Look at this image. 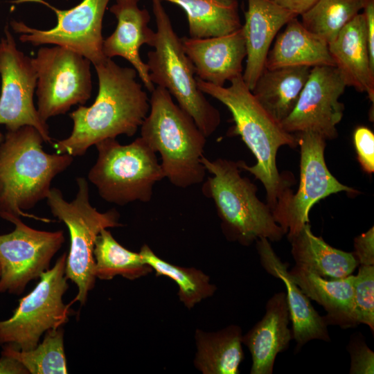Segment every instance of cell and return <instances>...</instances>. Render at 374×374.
Listing matches in <instances>:
<instances>
[{
    "label": "cell",
    "instance_id": "cell-1",
    "mask_svg": "<svg viewBox=\"0 0 374 374\" xmlns=\"http://www.w3.org/2000/svg\"><path fill=\"white\" fill-rule=\"evenodd\" d=\"M94 68L98 95L91 106L80 105L69 114L73 129L68 137L53 144L57 154L82 156L105 139L132 136L149 113L150 98L136 81L133 67H123L106 58Z\"/></svg>",
    "mask_w": 374,
    "mask_h": 374
},
{
    "label": "cell",
    "instance_id": "cell-2",
    "mask_svg": "<svg viewBox=\"0 0 374 374\" xmlns=\"http://www.w3.org/2000/svg\"><path fill=\"white\" fill-rule=\"evenodd\" d=\"M199 89L204 93L224 104L231 113L235 125L231 133L239 135L250 149L256 163L248 166L239 161L242 170L255 176L263 184L267 204L271 211L278 197L293 184V177L282 175L276 166V154L283 145L296 148V136L288 133L258 103L240 75L230 81L228 87L206 82L196 77Z\"/></svg>",
    "mask_w": 374,
    "mask_h": 374
},
{
    "label": "cell",
    "instance_id": "cell-3",
    "mask_svg": "<svg viewBox=\"0 0 374 374\" xmlns=\"http://www.w3.org/2000/svg\"><path fill=\"white\" fill-rule=\"evenodd\" d=\"M44 139L33 127L25 125L6 131L0 143V217L48 218L26 213L46 199L53 179L66 170L73 157L49 154L43 150Z\"/></svg>",
    "mask_w": 374,
    "mask_h": 374
},
{
    "label": "cell",
    "instance_id": "cell-4",
    "mask_svg": "<svg viewBox=\"0 0 374 374\" xmlns=\"http://www.w3.org/2000/svg\"><path fill=\"white\" fill-rule=\"evenodd\" d=\"M150 105L141 137L161 154L165 177L182 188L202 183L206 171L201 161L206 136L165 88L155 87Z\"/></svg>",
    "mask_w": 374,
    "mask_h": 374
},
{
    "label": "cell",
    "instance_id": "cell-5",
    "mask_svg": "<svg viewBox=\"0 0 374 374\" xmlns=\"http://www.w3.org/2000/svg\"><path fill=\"white\" fill-rule=\"evenodd\" d=\"M201 161L212 175L202 186L203 194L213 200L229 240L249 245L261 238L273 242L283 238L269 206L258 198L256 186L241 176L239 161L204 156Z\"/></svg>",
    "mask_w": 374,
    "mask_h": 374
},
{
    "label": "cell",
    "instance_id": "cell-6",
    "mask_svg": "<svg viewBox=\"0 0 374 374\" xmlns=\"http://www.w3.org/2000/svg\"><path fill=\"white\" fill-rule=\"evenodd\" d=\"M151 1L157 30L152 46L154 50L147 53L150 80L154 86L167 89L206 137H209L220 124V114L199 89L193 65L162 1Z\"/></svg>",
    "mask_w": 374,
    "mask_h": 374
},
{
    "label": "cell",
    "instance_id": "cell-7",
    "mask_svg": "<svg viewBox=\"0 0 374 374\" xmlns=\"http://www.w3.org/2000/svg\"><path fill=\"white\" fill-rule=\"evenodd\" d=\"M98 157L88 179L107 202L120 206L149 202L165 177L157 152L140 136L127 145L107 139L95 145Z\"/></svg>",
    "mask_w": 374,
    "mask_h": 374
},
{
    "label": "cell",
    "instance_id": "cell-8",
    "mask_svg": "<svg viewBox=\"0 0 374 374\" xmlns=\"http://www.w3.org/2000/svg\"><path fill=\"white\" fill-rule=\"evenodd\" d=\"M78 193L71 202L64 199L60 190L51 188L46 197L53 215L65 224L70 235V248L67 254L65 275L78 287V292L69 303L78 301L84 305L88 293L95 285L94 243L104 229L123 226L119 213L115 209L99 212L89 202L87 180L76 179Z\"/></svg>",
    "mask_w": 374,
    "mask_h": 374
},
{
    "label": "cell",
    "instance_id": "cell-9",
    "mask_svg": "<svg viewBox=\"0 0 374 374\" xmlns=\"http://www.w3.org/2000/svg\"><path fill=\"white\" fill-rule=\"evenodd\" d=\"M66 257V252L62 254L53 267L40 276L35 288L19 300L12 315L0 321V346L32 350L44 333L68 321L71 305L62 300L69 288Z\"/></svg>",
    "mask_w": 374,
    "mask_h": 374
},
{
    "label": "cell",
    "instance_id": "cell-10",
    "mask_svg": "<svg viewBox=\"0 0 374 374\" xmlns=\"http://www.w3.org/2000/svg\"><path fill=\"white\" fill-rule=\"evenodd\" d=\"M37 75V110L45 122L91 97V62L69 48L42 47L31 58Z\"/></svg>",
    "mask_w": 374,
    "mask_h": 374
},
{
    "label": "cell",
    "instance_id": "cell-11",
    "mask_svg": "<svg viewBox=\"0 0 374 374\" xmlns=\"http://www.w3.org/2000/svg\"><path fill=\"white\" fill-rule=\"evenodd\" d=\"M296 137L301 150L298 190L293 193L290 188H287L271 211L287 238L310 223V211L321 199L342 191L357 192L340 183L329 171L324 159L326 140L322 136L305 132L298 133Z\"/></svg>",
    "mask_w": 374,
    "mask_h": 374
},
{
    "label": "cell",
    "instance_id": "cell-12",
    "mask_svg": "<svg viewBox=\"0 0 374 374\" xmlns=\"http://www.w3.org/2000/svg\"><path fill=\"white\" fill-rule=\"evenodd\" d=\"M110 0H82L69 10H60L44 0H14L13 3H38L55 12L57 24L51 29L39 30L24 22L12 20V30L23 43L33 46L53 44L69 48L90 60L94 66L106 58L103 52V21Z\"/></svg>",
    "mask_w": 374,
    "mask_h": 374
},
{
    "label": "cell",
    "instance_id": "cell-13",
    "mask_svg": "<svg viewBox=\"0 0 374 374\" xmlns=\"http://www.w3.org/2000/svg\"><path fill=\"white\" fill-rule=\"evenodd\" d=\"M7 221L15 229L0 235V293L19 295L30 280L39 278L49 269L51 259L65 238L62 230H37L19 217Z\"/></svg>",
    "mask_w": 374,
    "mask_h": 374
},
{
    "label": "cell",
    "instance_id": "cell-14",
    "mask_svg": "<svg viewBox=\"0 0 374 374\" xmlns=\"http://www.w3.org/2000/svg\"><path fill=\"white\" fill-rule=\"evenodd\" d=\"M0 125L6 131L25 125L35 127L44 143H52L48 125L33 102L37 75L31 58L19 50L8 26L0 40Z\"/></svg>",
    "mask_w": 374,
    "mask_h": 374
},
{
    "label": "cell",
    "instance_id": "cell-15",
    "mask_svg": "<svg viewBox=\"0 0 374 374\" xmlns=\"http://www.w3.org/2000/svg\"><path fill=\"white\" fill-rule=\"evenodd\" d=\"M346 87L337 67L311 68L294 108L280 122V126L291 134L311 132L325 140L336 138V126L341 121L344 111L339 98Z\"/></svg>",
    "mask_w": 374,
    "mask_h": 374
},
{
    "label": "cell",
    "instance_id": "cell-16",
    "mask_svg": "<svg viewBox=\"0 0 374 374\" xmlns=\"http://www.w3.org/2000/svg\"><path fill=\"white\" fill-rule=\"evenodd\" d=\"M140 0H116L109 11L117 19L116 29L104 39L103 52L107 58L119 56L127 60L137 72L143 86L152 92L155 88L148 66L139 54L143 44L152 46L155 31L149 26L150 15L139 6Z\"/></svg>",
    "mask_w": 374,
    "mask_h": 374
},
{
    "label": "cell",
    "instance_id": "cell-17",
    "mask_svg": "<svg viewBox=\"0 0 374 374\" xmlns=\"http://www.w3.org/2000/svg\"><path fill=\"white\" fill-rule=\"evenodd\" d=\"M181 39L185 53L199 79L222 87L242 75V62L247 51L242 28L220 37Z\"/></svg>",
    "mask_w": 374,
    "mask_h": 374
},
{
    "label": "cell",
    "instance_id": "cell-18",
    "mask_svg": "<svg viewBox=\"0 0 374 374\" xmlns=\"http://www.w3.org/2000/svg\"><path fill=\"white\" fill-rule=\"evenodd\" d=\"M256 249L265 270L274 277L280 279L285 285L292 339L296 342V349L299 351L312 340L330 341L328 326L323 316L314 308L310 299L292 278L287 270L289 264L280 259L267 238L258 239Z\"/></svg>",
    "mask_w": 374,
    "mask_h": 374
},
{
    "label": "cell",
    "instance_id": "cell-19",
    "mask_svg": "<svg viewBox=\"0 0 374 374\" xmlns=\"http://www.w3.org/2000/svg\"><path fill=\"white\" fill-rule=\"evenodd\" d=\"M242 28L246 46V65L242 78L251 91L265 69L271 44L279 30L297 16L270 0H247Z\"/></svg>",
    "mask_w": 374,
    "mask_h": 374
},
{
    "label": "cell",
    "instance_id": "cell-20",
    "mask_svg": "<svg viewBox=\"0 0 374 374\" xmlns=\"http://www.w3.org/2000/svg\"><path fill=\"white\" fill-rule=\"evenodd\" d=\"M290 322L286 293H275L266 303L263 317L242 336L252 357L251 374H272L277 355L292 339Z\"/></svg>",
    "mask_w": 374,
    "mask_h": 374
},
{
    "label": "cell",
    "instance_id": "cell-21",
    "mask_svg": "<svg viewBox=\"0 0 374 374\" xmlns=\"http://www.w3.org/2000/svg\"><path fill=\"white\" fill-rule=\"evenodd\" d=\"M335 66L347 87L366 93L374 102V66L370 60L363 13L348 22L328 44Z\"/></svg>",
    "mask_w": 374,
    "mask_h": 374
},
{
    "label": "cell",
    "instance_id": "cell-22",
    "mask_svg": "<svg viewBox=\"0 0 374 374\" xmlns=\"http://www.w3.org/2000/svg\"><path fill=\"white\" fill-rule=\"evenodd\" d=\"M289 273L302 292L324 308L328 326L344 329L358 326L354 316V275L328 279L297 265Z\"/></svg>",
    "mask_w": 374,
    "mask_h": 374
},
{
    "label": "cell",
    "instance_id": "cell-23",
    "mask_svg": "<svg viewBox=\"0 0 374 374\" xmlns=\"http://www.w3.org/2000/svg\"><path fill=\"white\" fill-rule=\"evenodd\" d=\"M335 66L328 44L307 30L296 17L276 37L267 54L265 69L285 66Z\"/></svg>",
    "mask_w": 374,
    "mask_h": 374
},
{
    "label": "cell",
    "instance_id": "cell-24",
    "mask_svg": "<svg viewBox=\"0 0 374 374\" xmlns=\"http://www.w3.org/2000/svg\"><path fill=\"white\" fill-rule=\"evenodd\" d=\"M287 239L291 243L295 265L323 278H345L359 266L353 252L331 247L321 237L314 235L310 223Z\"/></svg>",
    "mask_w": 374,
    "mask_h": 374
},
{
    "label": "cell",
    "instance_id": "cell-25",
    "mask_svg": "<svg viewBox=\"0 0 374 374\" xmlns=\"http://www.w3.org/2000/svg\"><path fill=\"white\" fill-rule=\"evenodd\" d=\"M310 69L308 66L265 69L251 92L266 112L280 123L294 108Z\"/></svg>",
    "mask_w": 374,
    "mask_h": 374
},
{
    "label": "cell",
    "instance_id": "cell-26",
    "mask_svg": "<svg viewBox=\"0 0 374 374\" xmlns=\"http://www.w3.org/2000/svg\"><path fill=\"white\" fill-rule=\"evenodd\" d=\"M242 330L236 325L216 332L197 330L195 367L204 374H238L244 355Z\"/></svg>",
    "mask_w": 374,
    "mask_h": 374
},
{
    "label": "cell",
    "instance_id": "cell-27",
    "mask_svg": "<svg viewBox=\"0 0 374 374\" xmlns=\"http://www.w3.org/2000/svg\"><path fill=\"white\" fill-rule=\"evenodd\" d=\"M186 12L190 37H220L240 29L238 0H161Z\"/></svg>",
    "mask_w": 374,
    "mask_h": 374
},
{
    "label": "cell",
    "instance_id": "cell-28",
    "mask_svg": "<svg viewBox=\"0 0 374 374\" xmlns=\"http://www.w3.org/2000/svg\"><path fill=\"white\" fill-rule=\"evenodd\" d=\"M95 276L110 280L120 275L130 280L146 276L152 271L141 253L123 247L107 229L97 235L94 243Z\"/></svg>",
    "mask_w": 374,
    "mask_h": 374
},
{
    "label": "cell",
    "instance_id": "cell-29",
    "mask_svg": "<svg viewBox=\"0 0 374 374\" xmlns=\"http://www.w3.org/2000/svg\"><path fill=\"white\" fill-rule=\"evenodd\" d=\"M139 253L143 260L156 271L157 276H167L177 284L179 299L186 308H193L215 293V285L211 283L209 276L203 271L169 263L158 257L146 244L141 247Z\"/></svg>",
    "mask_w": 374,
    "mask_h": 374
},
{
    "label": "cell",
    "instance_id": "cell-30",
    "mask_svg": "<svg viewBox=\"0 0 374 374\" xmlns=\"http://www.w3.org/2000/svg\"><path fill=\"white\" fill-rule=\"evenodd\" d=\"M367 0H317L301 16V24L310 32L332 42L339 32L363 10Z\"/></svg>",
    "mask_w": 374,
    "mask_h": 374
},
{
    "label": "cell",
    "instance_id": "cell-31",
    "mask_svg": "<svg viewBox=\"0 0 374 374\" xmlns=\"http://www.w3.org/2000/svg\"><path fill=\"white\" fill-rule=\"evenodd\" d=\"M1 355L21 362L31 374H66L68 373L62 326L45 332L42 343L30 350H17L1 346Z\"/></svg>",
    "mask_w": 374,
    "mask_h": 374
},
{
    "label": "cell",
    "instance_id": "cell-32",
    "mask_svg": "<svg viewBox=\"0 0 374 374\" xmlns=\"http://www.w3.org/2000/svg\"><path fill=\"white\" fill-rule=\"evenodd\" d=\"M354 316L357 325L374 332V265H359L353 278Z\"/></svg>",
    "mask_w": 374,
    "mask_h": 374
},
{
    "label": "cell",
    "instance_id": "cell-33",
    "mask_svg": "<svg viewBox=\"0 0 374 374\" xmlns=\"http://www.w3.org/2000/svg\"><path fill=\"white\" fill-rule=\"evenodd\" d=\"M347 350L350 356V374H373L374 353L361 333L351 336Z\"/></svg>",
    "mask_w": 374,
    "mask_h": 374
},
{
    "label": "cell",
    "instance_id": "cell-34",
    "mask_svg": "<svg viewBox=\"0 0 374 374\" xmlns=\"http://www.w3.org/2000/svg\"><path fill=\"white\" fill-rule=\"evenodd\" d=\"M353 141L358 161L363 170L368 173L374 172V134L365 126L356 127Z\"/></svg>",
    "mask_w": 374,
    "mask_h": 374
},
{
    "label": "cell",
    "instance_id": "cell-35",
    "mask_svg": "<svg viewBox=\"0 0 374 374\" xmlns=\"http://www.w3.org/2000/svg\"><path fill=\"white\" fill-rule=\"evenodd\" d=\"M359 265H374V227L354 238L353 252Z\"/></svg>",
    "mask_w": 374,
    "mask_h": 374
},
{
    "label": "cell",
    "instance_id": "cell-36",
    "mask_svg": "<svg viewBox=\"0 0 374 374\" xmlns=\"http://www.w3.org/2000/svg\"><path fill=\"white\" fill-rule=\"evenodd\" d=\"M370 60L374 66V0H367L363 8Z\"/></svg>",
    "mask_w": 374,
    "mask_h": 374
},
{
    "label": "cell",
    "instance_id": "cell-37",
    "mask_svg": "<svg viewBox=\"0 0 374 374\" xmlns=\"http://www.w3.org/2000/svg\"><path fill=\"white\" fill-rule=\"evenodd\" d=\"M297 17L307 12L317 0H270Z\"/></svg>",
    "mask_w": 374,
    "mask_h": 374
},
{
    "label": "cell",
    "instance_id": "cell-38",
    "mask_svg": "<svg viewBox=\"0 0 374 374\" xmlns=\"http://www.w3.org/2000/svg\"><path fill=\"white\" fill-rule=\"evenodd\" d=\"M0 374H29L23 364L15 357L1 355Z\"/></svg>",
    "mask_w": 374,
    "mask_h": 374
},
{
    "label": "cell",
    "instance_id": "cell-39",
    "mask_svg": "<svg viewBox=\"0 0 374 374\" xmlns=\"http://www.w3.org/2000/svg\"><path fill=\"white\" fill-rule=\"evenodd\" d=\"M3 136H4L3 135V134L0 132V143H1V142L2 141V140H3Z\"/></svg>",
    "mask_w": 374,
    "mask_h": 374
},
{
    "label": "cell",
    "instance_id": "cell-40",
    "mask_svg": "<svg viewBox=\"0 0 374 374\" xmlns=\"http://www.w3.org/2000/svg\"><path fill=\"white\" fill-rule=\"evenodd\" d=\"M0 274H1V268H0Z\"/></svg>",
    "mask_w": 374,
    "mask_h": 374
}]
</instances>
